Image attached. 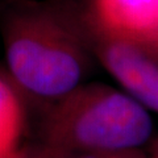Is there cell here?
Masks as SVG:
<instances>
[{
    "label": "cell",
    "mask_w": 158,
    "mask_h": 158,
    "mask_svg": "<svg viewBox=\"0 0 158 158\" xmlns=\"http://www.w3.org/2000/svg\"><path fill=\"white\" fill-rule=\"evenodd\" d=\"M4 46L15 82L38 98L58 100L81 86L90 71L92 52L86 32L45 8L11 15Z\"/></svg>",
    "instance_id": "cell-1"
},
{
    "label": "cell",
    "mask_w": 158,
    "mask_h": 158,
    "mask_svg": "<svg viewBox=\"0 0 158 158\" xmlns=\"http://www.w3.org/2000/svg\"><path fill=\"white\" fill-rule=\"evenodd\" d=\"M142 48L146 49L152 56H154L158 59V40H156L154 42H152V44H149V45H146V46H142Z\"/></svg>",
    "instance_id": "cell-7"
},
{
    "label": "cell",
    "mask_w": 158,
    "mask_h": 158,
    "mask_svg": "<svg viewBox=\"0 0 158 158\" xmlns=\"http://www.w3.org/2000/svg\"><path fill=\"white\" fill-rule=\"evenodd\" d=\"M52 158H148L141 149L117 150V152H98V153H79V154L54 156L48 152Z\"/></svg>",
    "instance_id": "cell-6"
},
{
    "label": "cell",
    "mask_w": 158,
    "mask_h": 158,
    "mask_svg": "<svg viewBox=\"0 0 158 158\" xmlns=\"http://www.w3.org/2000/svg\"><path fill=\"white\" fill-rule=\"evenodd\" d=\"M148 158H158V136L157 138L154 140V142H153L152 145V150H150V154L146 156Z\"/></svg>",
    "instance_id": "cell-8"
},
{
    "label": "cell",
    "mask_w": 158,
    "mask_h": 158,
    "mask_svg": "<svg viewBox=\"0 0 158 158\" xmlns=\"http://www.w3.org/2000/svg\"><path fill=\"white\" fill-rule=\"evenodd\" d=\"M44 140L54 156L141 149L154 133L150 112L123 90L82 83L45 117Z\"/></svg>",
    "instance_id": "cell-2"
},
{
    "label": "cell",
    "mask_w": 158,
    "mask_h": 158,
    "mask_svg": "<svg viewBox=\"0 0 158 158\" xmlns=\"http://www.w3.org/2000/svg\"><path fill=\"white\" fill-rule=\"evenodd\" d=\"M23 125V111L16 94L0 78V158L17 154L16 145Z\"/></svg>",
    "instance_id": "cell-5"
},
{
    "label": "cell",
    "mask_w": 158,
    "mask_h": 158,
    "mask_svg": "<svg viewBox=\"0 0 158 158\" xmlns=\"http://www.w3.org/2000/svg\"><path fill=\"white\" fill-rule=\"evenodd\" d=\"M17 158H24V157H21V156H17ZM36 158H52V157L49 156V154H46L45 157H36Z\"/></svg>",
    "instance_id": "cell-9"
},
{
    "label": "cell",
    "mask_w": 158,
    "mask_h": 158,
    "mask_svg": "<svg viewBox=\"0 0 158 158\" xmlns=\"http://www.w3.org/2000/svg\"><path fill=\"white\" fill-rule=\"evenodd\" d=\"M92 56L107 73L148 111L158 113V59L142 46L110 37L88 25Z\"/></svg>",
    "instance_id": "cell-3"
},
{
    "label": "cell",
    "mask_w": 158,
    "mask_h": 158,
    "mask_svg": "<svg viewBox=\"0 0 158 158\" xmlns=\"http://www.w3.org/2000/svg\"><path fill=\"white\" fill-rule=\"evenodd\" d=\"M90 25L110 37L146 46L158 40V0H91Z\"/></svg>",
    "instance_id": "cell-4"
}]
</instances>
